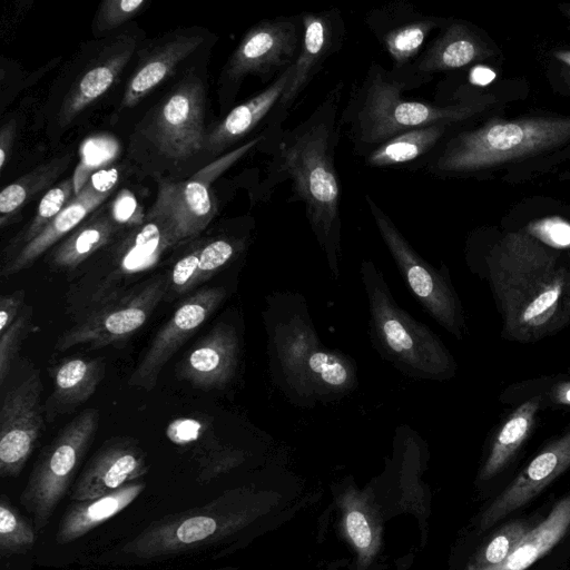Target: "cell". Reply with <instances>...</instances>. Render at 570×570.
Segmentation results:
<instances>
[{"mask_svg":"<svg viewBox=\"0 0 570 570\" xmlns=\"http://www.w3.org/2000/svg\"><path fill=\"white\" fill-rule=\"evenodd\" d=\"M342 90L343 83L338 82L305 120L278 132L269 168L272 184L289 179L291 200L304 203L334 278L340 273L342 230L341 184L335 167Z\"/></svg>","mask_w":570,"mask_h":570,"instance_id":"obj_1","label":"cell"},{"mask_svg":"<svg viewBox=\"0 0 570 570\" xmlns=\"http://www.w3.org/2000/svg\"><path fill=\"white\" fill-rule=\"evenodd\" d=\"M405 90H411L406 82L377 62L371 63L351 91L340 118L356 153L364 157L387 139L412 129L439 124L458 126L499 105V97L491 94L434 105L403 98Z\"/></svg>","mask_w":570,"mask_h":570,"instance_id":"obj_2","label":"cell"},{"mask_svg":"<svg viewBox=\"0 0 570 570\" xmlns=\"http://www.w3.org/2000/svg\"><path fill=\"white\" fill-rule=\"evenodd\" d=\"M569 146L570 116L493 118L445 138L428 169L438 177H480L497 169L511 174L534 160H549L552 151L557 155Z\"/></svg>","mask_w":570,"mask_h":570,"instance_id":"obj_3","label":"cell"},{"mask_svg":"<svg viewBox=\"0 0 570 570\" xmlns=\"http://www.w3.org/2000/svg\"><path fill=\"white\" fill-rule=\"evenodd\" d=\"M272 505L268 492L230 489L200 507L154 521L127 541L121 552L146 561L204 549L249 528Z\"/></svg>","mask_w":570,"mask_h":570,"instance_id":"obj_4","label":"cell"},{"mask_svg":"<svg viewBox=\"0 0 570 570\" xmlns=\"http://www.w3.org/2000/svg\"><path fill=\"white\" fill-rule=\"evenodd\" d=\"M368 306L370 337L377 353L403 374L419 380H446L455 364L442 341L394 299L371 259L361 263Z\"/></svg>","mask_w":570,"mask_h":570,"instance_id":"obj_5","label":"cell"},{"mask_svg":"<svg viewBox=\"0 0 570 570\" xmlns=\"http://www.w3.org/2000/svg\"><path fill=\"white\" fill-rule=\"evenodd\" d=\"M179 245L171 229L159 218L125 232L90 259L83 273L72 283L67 294V306L75 320L115 301L137 286L142 273L154 268Z\"/></svg>","mask_w":570,"mask_h":570,"instance_id":"obj_6","label":"cell"},{"mask_svg":"<svg viewBox=\"0 0 570 570\" xmlns=\"http://www.w3.org/2000/svg\"><path fill=\"white\" fill-rule=\"evenodd\" d=\"M273 379L286 396L309 406L314 399L307 381L309 363L323 345L303 297L279 294L273 297L265 316Z\"/></svg>","mask_w":570,"mask_h":570,"instance_id":"obj_7","label":"cell"},{"mask_svg":"<svg viewBox=\"0 0 570 570\" xmlns=\"http://www.w3.org/2000/svg\"><path fill=\"white\" fill-rule=\"evenodd\" d=\"M99 425L96 409L82 411L41 451L20 494L21 505L32 514L37 533L51 519L66 494Z\"/></svg>","mask_w":570,"mask_h":570,"instance_id":"obj_8","label":"cell"},{"mask_svg":"<svg viewBox=\"0 0 570 570\" xmlns=\"http://www.w3.org/2000/svg\"><path fill=\"white\" fill-rule=\"evenodd\" d=\"M365 200L386 248L415 298L441 326L461 338V307L446 274L416 253L390 216L367 194Z\"/></svg>","mask_w":570,"mask_h":570,"instance_id":"obj_9","label":"cell"},{"mask_svg":"<svg viewBox=\"0 0 570 570\" xmlns=\"http://www.w3.org/2000/svg\"><path fill=\"white\" fill-rule=\"evenodd\" d=\"M167 274H159L138 284L121 297L95 308L77 320L56 343L62 352L76 345L99 348L134 334L165 299Z\"/></svg>","mask_w":570,"mask_h":570,"instance_id":"obj_10","label":"cell"},{"mask_svg":"<svg viewBox=\"0 0 570 570\" xmlns=\"http://www.w3.org/2000/svg\"><path fill=\"white\" fill-rule=\"evenodd\" d=\"M303 37L301 17H277L252 26L229 57L224 77L238 86L247 76L268 80L289 68Z\"/></svg>","mask_w":570,"mask_h":570,"instance_id":"obj_11","label":"cell"},{"mask_svg":"<svg viewBox=\"0 0 570 570\" xmlns=\"http://www.w3.org/2000/svg\"><path fill=\"white\" fill-rule=\"evenodd\" d=\"M38 372L7 391L0 410V475L18 476L43 430Z\"/></svg>","mask_w":570,"mask_h":570,"instance_id":"obj_12","label":"cell"},{"mask_svg":"<svg viewBox=\"0 0 570 570\" xmlns=\"http://www.w3.org/2000/svg\"><path fill=\"white\" fill-rule=\"evenodd\" d=\"M205 90L197 78L185 79L156 110L151 140L170 159H185L205 147Z\"/></svg>","mask_w":570,"mask_h":570,"instance_id":"obj_13","label":"cell"},{"mask_svg":"<svg viewBox=\"0 0 570 570\" xmlns=\"http://www.w3.org/2000/svg\"><path fill=\"white\" fill-rule=\"evenodd\" d=\"M448 18L425 14L412 4L396 1L373 9L365 17L367 28L392 60L390 72L414 89L410 75L423 52L426 38L441 29Z\"/></svg>","mask_w":570,"mask_h":570,"instance_id":"obj_14","label":"cell"},{"mask_svg":"<svg viewBox=\"0 0 570 570\" xmlns=\"http://www.w3.org/2000/svg\"><path fill=\"white\" fill-rule=\"evenodd\" d=\"M226 293L223 286L205 287L184 299L150 342L129 377V385L153 390L165 364L212 316Z\"/></svg>","mask_w":570,"mask_h":570,"instance_id":"obj_15","label":"cell"},{"mask_svg":"<svg viewBox=\"0 0 570 570\" xmlns=\"http://www.w3.org/2000/svg\"><path fill=\"white\" fill-rule=\"evenodd\" d=\"M303 37L291 77L276 107V116L289 110L325 61L343 46L345 26L338 9L304 12L301 16Z\"/></svg>","mask_w":570,"mask_h":570,"instance_id":"obj_16","label":"cell"},{"mask_svg":"<svg viewBox=\"0 0 570 570\" xmlns=\"http://www.w3.org/2000/svg\"><path fill=\"white\" fill-rule=\"evenodd\" d=\"M495 43L475 26L449 19L413 65L410 79L415 88L434 73L453 71L497 55Z\"/></svg>","mask_w":570,"mask_h":570,"instance_id":"obj_17","label":"cell"},{"mask_svg":"<svg viewBox=\"0 0 570 570\" xmlns=\"http://www.w3.org/2000/svg\"><path fill=\"white\" fill-rule=\"evenodd\" d=\"M148 471L145 451L130 438H112L91 456L77 479L70 499L85 501L137 481Z\"/></svg>","mask_w":570,"mask_h":570,"instance_id":"obj_18","label":"cell"},{"mask_svg":"<svg viewBox=\"0 0 570 570\" xmlns=\"http://www.w3.org/2000/svg\"><path fill=\"white\" fill-rule=\"evenodd\" d=\"M209 185L197 176L159 184L156 200L146 217L161 219L179 244L194 239L216 214Z\"/></svg>","mask_w":570,"mask_h":570,"instance_id":"obj_19","label":"cell"},{"mask_svg":"<svg viewBox=\"0 0 570 570\" xmlns=\"http://www.w3.org/2000/svg\"><path fill=\"white\" fill-rule=\"evenodd\" d=\"M239 356L236 328L219 323L188 351L177 368L178 374L199 389H223L234 379Z\"/></svg>","mask_w":570,"mask_h":570,"instance_id":"obj_20","label":"cell"},{"mask_svg":"<svg viewBox=\"0 0 570 570\" xmlns=\"http://www.w3.org/2000/svg\"><path fill=\"white\" fill-rule=\"evenodd\" d=\"M570 466V431L538 453L513 482L483 512L485 530L541 492Z\"/></svg>","mask_w":570,"mask_h":570,"instance_id":"obj_21","label":"cell"},{"mask_svg":"<svg viewBox=\"0 0 570 570\" xmlns=\"http://www.w3.org/2000/svg\"><path fill=\"white\" fill-rule=\"evenodd\" d=\"M115 191L97 189L90 179L63 207L55 219L30 243L2 263L1 276L9 277L30 267L45 252L57 245Z\"/></svg>","mask_w":570,"mask_h":570,"instance_id":"obj_22","label":"cell"},{"mask_svg":"<svg viewBox=\"0 0 570 570\" xmlns=\"http://www.w3.org/2000/svg\"><path fill=\"white\" fill-rule=\"evenodd\" d=\"M134 49L135 40L120 39L108 46L89 63L65 97L59 112L61 126L69 125L116 83Z\"/></svg>","mask_w":570,"mask_h":570,"instance_id":"obj_23","label":"cell"},{"mask_svg":"<svg viewBox=\"0 0 570 570\" xmlns=\"http://www.w3.org/2000/svg\"><path fill=\"white\" fill-rule=\"evenodd\" d=\"M108 200L52 247L48 263L53 269L75 271L130 229L114 219Z\"/></svg>","mask_w":570,"mask_h":570,"instance_id":"obj_24","label":"cell"},{"mask_svg":"<svg viewBox=\"0 0 570 570\" xmlns=\"http://www.w3.org/2000/svg\"><path fill=\"white\" fill-rule=\"evenodd\" d=\"M202 42L203 37L199 35H178L149 49L130 77L120 107L136 106L169 78L176 67Z\"/></svg>","mask_w":570,"mask_h":570,"instance_id":"obj_25","label":"cell"},{"mask_svg":"<svg viewBox=\"0 0 570 570\" xmlns=\"http://www.w3.org/2000/svg\"><path fill=\"white\" fill-rule=\"evenodd\" d=\"M291 71L292 66L264 90L233 108L207 135L205 148L217 155L254 130L272 110L276 109Z\"/></svg>","mask_w":570,"mask_h":570,"instance_id":"obj_26","label":"cell"},{"mask_svg":"<svg viewBox=\"0 0 570 570\" xmlns=\"http://www.w3.org/2000/svg\"><path fill=\"white\" fill-rule=\"evenodd\" d=\"M145 487V482L134 481L102 497L75 501L59 521L56 542L67 544L83 537L126 509Z\"/></svg>","mask_w":570,"mask_h":570,"instance_id":"obj_27","label":"cell"},{"mask_svg":"<svg viewBox=\"0 0 570 570\" xmlns=\"http://www.w3.org/2000/svg\"><path fill=\"white\" fill-rule=\"evenodd\" d=\"M569 527L570 494L561 499L541 523L530 529L500 564L482 569L466 567L464 570H527L562 539Z\"/></svg>","mask_w":570,"mask_h":570,"instance_id":"obj_28","label":"cell"},{"mask_svg":"<svg viewBox=\"0 0 570 570\" xmlns=\"http://www.w3.org/2000/svg\"><path fill=\"white\" fill-rule=\"evenodd\" d=\"M105 374V364L98 358L72 357L53 370V393L50 407L55 414L72 411L97 390Z\"/></svg>","mask_w":570,"mask_h":570,"instance_id":"obj_29","label":"cell"},{"mask_svg":"<svg viewBox=\"0 0 570 570\" xmlns=\"http://www.w3.org/2000/svg\"><path fill=\"white\" fill-rule=\"evenodd\" d=\"M452 127L439 124L396 135L366 154L364 163L382 168L417 160L439 147Z\"/></svg>","mask_w":570,"mask_h":570,"instance_id":"obj_30","label":"cell"},{"mask_svg":"<svg viewBox=\"0 0 570 570\" xmlns=\"http://www.w3.org/2000/svg\"><path fill=\"white\" fill-rule=\"evenodd\" d=\"M70 154L43 163L19 177L0 193V226L3 228L39 193L49 190L71 161Z\"/></svg>","mask_w":570,"mask_h":570,"instance_id":"obj_31","label":"cell"},{"mask_svg":"<svg viewBox=\"0 0 570 570\" xmlns=\"http://www.w3.org/2000/svg\"><path fill=\"white\" fill-rule=\"evenodd\" d=\"M538 407L539 400L531 399L522 403L504 422L481 470V480L494 476L514 455L534 425Z\"/></svg>","mask_w":570,"mask_h":570,"instance_id":"obj_32","label":"cell"},{"mask_svg":"<svg viewBox=\"0 0 570 570\" xmlns=\"http://www.w3.org/2000/svg\"><path fill=\"white\" fill-rule=\"evenodd\" d=\"M356 494V491L351 492L342 500L341 522L358 560L370 563L379 551V527L371 518L370 510L364 508V499Z\"/></svg>","mask_w":570,"mask_h":570,"instance_id":"obj_33","label":"cell"},{"mask_svg":"<svg viewBox=\"0 0 570 570\" xmlns=\"http://www.w3.org/2000/svg\"><path fill=\"white\" fill-rule=\"evenodd\" d=\"M76 195L73 177H69L50 188L39 202L36 214L29 224L10 239L3 250L2 263L36 238L63 209Z\"/></svg>","mask_w":570,"mask_h":570,"instance_id":"obj_34","label":"cell"},{"mask_svg":"<svg viewBox=\"0 0 570 570\" xmlns=\"http://www.w3.org/2000/svg\"><path fill=\"white\" fill-rule=\"evenodd\" d=\"M528 292L524 299L518 303L517 325L533 328L552 321L561 306L564 285L561 278L546 281Z\"/></svg>","mask_w":570,"mask_h":570,"instance_id":"obj_35","label":"cell"},{"mask_svg":"<svg viewBox=\"0 0 570 570\" xmlns=\"http://www.w3.org/2000/svg\"><path fill=\"white\" fill-rule=\"evenodd\" d=\"M37 532L4 495L0 497V554L9 558L28 552L36 542Z\"/></svg>","mask_w":570,"mask_h":570,"instance_id":"obj_36","label":"cell"},{"mask_svg":"<svg viewBox=\"0 0 570 570\" xmlns=\"http://www.w3.org/2000/svg\"><path fill=\"white\" fill-rule=\"evenodd\" d=\"M529 530L521 521L504 525L466 567L482 569L500 564Z\"/></svg>","mask_w":570,"mask_h":570,"instance_id":"obj_37","label":"cell"},{"mask_svg":"<svg viewBox=\"0 0 570 570\" xmlns=\"http://www.w3.org/2000/svg\"><path fill=\"white\" fill-rule=\"evenodd\" d=\"M146 3V0L102 1L95 17L94 33H101L119 27L134 18Z\"/></svg>","mask_w":570,"mask_h":570,"instance_id":"obj_38","label":"cell"},{"mask_svg":"<svg viewBox=\"0 0 570 570\" xmlns=\"http://www.w3.org/2000/svg\"><path fill=\"white\" fill-rule=\"evenodd\" d=\"M31 309L20 313L18 318L0 333V383H4L16 355L28 334Z\"/></svg>","mask_w":570,"mask_h":570,"instance_id":"obj_39","label":"cell"},{"mask_svg":"<svg viewBox=\"0 0 570 570\" xmlns=\"http://www.w3.org/2000/svg\"><path fill=\"white\" fill-rule=\"evenodd\" d=\"M114 149V144L107 141V139L101 138L91 139L83 146L81 163L76 174L73 175L76 194L80 191V189L89 179V173L99 167L96 159L98 158L101 163L105 164L107 159L112 158L115 154Z\"/></svg>","mask_w":570,"mask_h":570,"instance_id":"obj_40","label":"cell"},{"mask_svg":"<svg viewBox=\"0 0 570 570\" xmlns=\"http://www.w3.org/2000/svg\"><path fill=\"white\" fill-rule=\"evenodd\" d=\"M108 202L114 219L121 226L132 228L145 223L147 213L128 189L118 190Z\"/></svg>","mask_w":570,"mask_h":570,"instance_id":"obj_41","label":"cell"},{"mask_svg":"<svg viewBox=\"0 0 570 570\" xmlns=\"http://www.w3.org/2000/svg\"><path fill=\"white\" fill-rule=\"evenodd\" d=\"M531 232L544 243L554 247H570V224L559 218L534 223Z\"/></svg>","mask_w":570,"mask_h":570,"instance_id":"obj_42","label":"cell"},{"mask_svg":"<svg viewBox=\"0 0 570 570\" xmlns=\"http://www.w3.org/2000/svg\"><path fill=\"white\" fill-rule=\"evenodd\" d=\"M549 72L553 85L567 96H570V49H559L551 53Z\"/></svg>","mask_w":570,"mask_h":570,"instance_id":"obj_43","label":"cell"},{"mask_svg":"<svg viewBox=\"0 0 570 570\" xmlns=\"http://www.w3.org/2000/svg\"><path fill=\"white\" fill-rule=\"evenodd\" d=\"M24 291L17 289L0 297V333L4 332L20 315Z\"/></svg>","mask_w":570,"mask_h":570,"instance_id":"obj_44","label":"cell"},{"mask_svg":"<svg viewBox=\"0 0 570 570\" xmlns=\"http://www.w3.org/2000/svg\"><path fill=\"white\" fill-rule=\"evenodd\" d=\"M17 132V122L14 120H10L7 124L2 125L0 129V169L3 170L6 163L9 159L12 145L14 141V136Z\"/></svg>","mask_w":570,"mask_h":570,"instance_id":"obj_45","label":"cell"},{"mask_svg":"<svg viewBox=\"0 0 570 570\" xmlns=\"http://www.w3.org/2000/svg\"><path fill=\"white\" fill-rule=\"evenodd\" d=\"M554 399L558 403L570 405V382L560 384L554 390Z\"/></svg>","mask_w":570,"mask_h":570,"instance_id":"obj_46","label":"cell"},{"mask_svg":"<svg viewBox=\"0 0 570 570\" xmlns=\"http://www.w3.org/2000/svg\"><path fill=\"white\" fill-rule=\"evenodd\" d=\"M566 158H570V146L567 149H564L562 153L561 160H563ZM560 178L561 179H570V171L564 173L563 175L560 176Z\"/></svg>","mask_w":570,"mask_h":570,"instance_id":"obj_47","label":"cell"},{"mask_svg":"<svg viewBox=\"0 0 570 570\" xmlns=\"http://www.w3.org/2000/svg\"><path fill=\"white\" fill-rule=\"evenodd\" d=\"M559 10L570 21V3L560 4Z\"/></svg>","mask_w":570,"mask_h":570,"instance_id":"obj_48","label":"cell"}]
</instances>
